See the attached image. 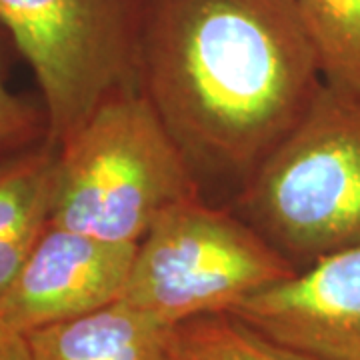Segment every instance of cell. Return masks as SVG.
Masks as SVG:
<instances>
[{"label":"cell","instance_id":"obj_1","mask_svg":"<svg viewBox=\"0 0 360 360\" xmlns=\"http://www.w3.org/2000/svg\"><path fill=\"white\" fill-rule=\"evenodd\" d=\"M136 84L202 194L232 200L324 78L295 0H139Z\"/></svg>","mask_w":360,"mask_h":360},{"label":"cell","instance_id":"obj_2","mask_svg":"<svg viewBox=\"0 0 360 360\" xmlns=\"http://www.w3.org/2000/svg\"><path fill=\"white\" fill-rule=\"evenodd\" d=\"M200 194L176 141L141 89L130 86L58 144L51 222L139 245L167 210Z\"/></svg>","mask_w":360,"mask_h":360},{"label":"cell","instance_id":"obj_3","mask_svg":"<svg viewBox=\"0 0 360 360\" xmlns=\"http://www.w3.org/2000/svg\"><path fill=\"white\" fill-rule=\"evenodd\" d=\"M296 270L360 246V94L322 84L229 205Z\"/></svg>","mask_w":360,"mask_h":360},{"label":"cell","instance_id":"obj_4","mask_svg":"<svg viewBox=\"0 0 360 360\" xmlns=\"http://www.w3.org/2000/svg\"><path fill=\"white\" fill-rule=\"evenodd\" d=\"M296 269L231 206L194 196L172 206L136 245L122 300L179 326L232 312Z\"/></svg>","mask_w":360,"mask_h":360},{"label":"cell","instance_id":"obj_5","mask_svg":"<svg viewBox=\"0 0 360 360\" xmlns=\"http://www.w3.org/2000/svg\"><path fill=\"white\" fill-rule=\"evenodd\" d=\"M0 25L37 78L56 146L108 96L139 86V0H0Z\"/></svg>","mask_w":360,"mask_h":360},{"label":"cell","instance_id":"obj_6","mask_svg":"<svg viewBox=\"0 0 360 360\" xmlns=\"http://www.w3.org/2000/svg\"><path fill=\"white\" fill-rule=\"evenodd\" d=\"M231 314L312 360H360V246L314 260Z\"/></svg>","mask_w":360,"mask_h":360},{"label":"cell","instance_id":"obj_7","mask_svg":"<svg viewBox=\"0 0 360 360\" xmlns=\"http://www.w3.org/2000/svg\"><path fill=\"white\" fill-rule=\"evenodd\" d=\"M136 245L110 243L49 222L0 302V321L26 335L122 298Z\"/></svg>","mask_w":360,"mask_h":360},{"label":"cell","instance_id":"obj_8","mask_svg":"<svg viewBox=\"0 0 360 360\" xmlns=\"http://www.w3.org/2000/svg\"><path fill=\"white\" fill-rule=\"evenodd\" d=\"M25 338L28 360H172L176 326L118 298Z\"/></svg>","mask_w":360,"mask_h":360},{"label":"cell","instance_id":"obj_9","mask_svg":"<svg viewBox=\"0 0 360 360\" xmlns=\"http://www.w3.org/2000/svg\"><path fill=\"white\" fill-rule=\"evenodd\" d=\"M56 162L51 141L0 158V302L51 222Z\"/></svg>","mask_w":360,"mask_h":360},{"label":"cell","instance_id":"obj_10","mask_svg":"<svg viewBox=\"0 0 360 360\" xmlns=\"http://www.w3.org/2000/svg\"><path fill=\"white\" fill-rule=\"evenodd\" d=\"M326 84L360 94V0H295Z\"/></svg>","mask_w":360,"mask_h":360},{"label":"cell","instance_id":"obj_11","mask_svg":"<svg viewBox=\"0 0 360 360\" xmlns=\"http://www.w3.org/2000/svg\"><path fill=\"white\" fill-rule=\"evenodd\" d=\"M172 360H312L260 335L231 312L176 326Z\"/></svg>","mask_w":360,"mask_h":360},{"label":"cell","instance_id":"obj_12","mask_svg":"<svg viewBox=\"0 0 360 360\" xmlns=\"http://www.w3.org/2000/svg\"><path fill=\"white\" fill-rule=\"evenodd\" d=\"M49 139V118L44 106L16 94L0 60V158L28 150Z\"/></svg>","mask_w":360,"mask_h":360},{"label":"cell","instance_id":"obj_13","mask_svg":"<svg viewBox=\"0 0 360 360\" xmlns=\"http://www.w3.org/2000/svg\"><path fill=\"white\" fill-rule=\"evenodd\" d=\"M0 360H28L25 335L0 321Z\"/></svg>","mask_w":360,"mask_h":360}]
</instances>
